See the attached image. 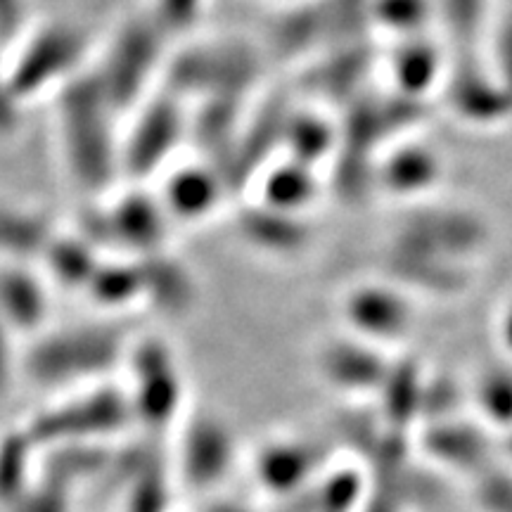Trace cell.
<instances>
[{"label":"cell","instance_id":"1","mask_svg":"<svg viewBox=\"0 0 512 512\" xmlns=\"http://www.w3.org/2000/svg\"><path fill=\"white\" fill-rule=\"evenodd\" d=\"M119 114L91 67L55 93V133L72 181L91 197H107L121 178Z\"/></svg>","mask_w":512,"mask_h":512},{"label":"cell","instance_id":"2","mask_svg":"<svg viewBox=\"0 0 512 512\" xmlns=\"http://www.w3.org/2000/svg\"><path fill=\"white\" fill-rule=\"evenodd\" d=\"M131 335L114 323L46 328L19 349V375L50 392L112 380L124 368Z\"/></svg>","mask_w":512,"mask_h":512},{"label":"cell","instance_id":"3","mask_svg":"<svg viewBox=\"0 0 512 512\" xmlns=\"http://www.w3.org/2000/svg\"><path fill=\"white\" fill-rule=\"evenodd\" d=\"M22 427L38 451H48L57 446L117 441L136 427V420L124 384L107 380L57 394Z\"/></svg>","mask_w":512,"mask_h":512},{"label":"cell","instance_id":"4","mask_svg":"<svg viewBox=\"0 0 512 512\" xmlns=\"http://www.w3.org/2000/svg\"><path fill=\"white\" fill-rule=\"evenodd\" d=\"M169 36L150 12L126 19L100 50L91 72L121 119L157 91L169 62Z\"/></svg>","mask_w":512,"mask_h":512},{"label":"cell","instance_id":"5","mask_svg":"<svg viewBox=\"0 0 512 512\" xmlns=\"http://www.w3.org/2000/svg\"><path fill=\"white\" fill-rule=\"evenodd\" d=\"M121 370L136 427L150 434L169 430L185 408V377L174 347L157 335L131 337Z\"/></svg>","mask_w":512,"mask_h":512},{"label":"cell","instance_id":"6","mask_svg":"<svg viewBox=\"0 0 512 512\" xmlns=\"http://www.w3.org/2000/svg\"><path fill=\"white\" fill-rule=\"evenodd\" d=\"M171 228L174 223L159 202L157 192L143 185H131L128 190L110 192L107 204L95 207L91 216L74 230L102 254L112 249L131 259H140L166 249Z\"/></svg>","mask_w":512,"mask_h":512},{"label":"cell","instance_id":"7","mask_svg":"<svg viewBox=\"0 0 512 512\" xmlns=\"http://www.w3.org/2000/svg\"><path fill=\"white\" fill-rule=\"evenodd\" d=\"M185 140L188 105L159 86L128 114V128L121 133V178L145 185L152 176L164 174Z\"/></svg>","mask_w":512,"mask_h":512},{"label":"cell","instance_id":"8","mask_svg":"<svg viewBox=\"0 0 512 512\" xmlns=\"http://www.w3.org/2000/svg\"><path fill=\"white\" fill-rule=\"evenodd\" d=\"M17 57L8 67L10 86L19 102H27L62 86L88 69V38L79 27L53 22L17 41Z\"/></svg>","mask_w":512,"mask_h":512},{"label":"cell","instance_id":"9","mask_svg":"<svg viewBox=\"0 0 512 512\" xmlns=\"http://www.w3.org/2000/svg\"><path fill=\"white\" fill-rule=\"evenodd\" d=\"M256 57L240 43H197L169 55L162 88L183 102L245 98L256 76Z\"/></svg>","mask_w":512,"mask_h":512},{"label":"cell","instance_id":"10","mask_svg":"<svg viewBox=\"0 0 512 512\" xmlns=\"http://www.w3.org/2000/svg\"><path fill=\"white\" fill-rule=\"evenodd\" d=\"M339 313L351 330V337L375 347L401 342L418 323V306L413 304V294L387 278L358 283L344 292Z\"/></svg>","mask_w":512,"mask_h":512},{"label":"cell","instance_id":"11","mask_svg":"<svg viewBox=\"0 0 512 512\" xmlns=\"http://www.w3.org/2000/svg\"><path fill=\"white\" fill-rule=\"evenodd\" d=\"M235 456L238 446L226 422L219 415L192 413L181 427L174 470L192 489L207 491L230 475Z\"/></svg>","mask_w":512,"mask_h":512},{"label":"cell","instance_id":"12","mask_svg":"<svg viewBox=\"0 0 512 512\" xmlns=\"http://www.w3.org/2000/svg\"><path fill=\"white\" fill-rule=\"evenodd\" d=\"M230 183L219 166L197 157L192 162H174L162 174L157 197L171 223H204L223 207Z\"/></svg>","mask_w":512,"mask_h":512},{"label":"cell","instance_id":"13","mask_svg":"<svg viewBox=\"0 0 512 512\" xmlns=\"http://www.w3.org/2000/svg\"><path fill=\"white\" fill-rule=\"evenodd\" d=\"M489 242V230L470 211H430L415 216L396 235V247L465 264Z\"/></svg>","mask_w":512,"mask_h":512},{"label":"cell","instance_id":"14","mask_svg":"<svg viewBox=\"0 0 512 512\" xmlns=\"http://www.w3.org/2000/svg\"><path fill=\"white\" fill-rule=\"evenodd\" d=\"M373 176L384 195L415 202L439 188L446 176V166L437 147L425 140L406 138L387 152H380Z\"/></svg>","mask_w":512,"mask_h":512},{"label":"cell","instance_id":"15","mask_svg":"<svg viewBox=\"0 0 512 512\" xmlns=\"http://www.w3.org/2000/svg\"><path fill=\"white\" fill-rule=\"evenodd\" d=\"M53 285L38 266L0 261V320L17 339H31L50 328Z\"/></svg>","mask_w":512,"mask_h":512},{"label":"cell","instance_id":"16","mask_svg":"<svg viewBox=\"0 0 512 512\" xmlns=\"http://www.w3.org/2000/svg\"><path fill=\"white\" fill-rule=\"evenodd\" d=\"M389 366L392 363L384 358L382 347L358 337L332 339L318 356L320 375L344 392H380Z\"/></svg>","mask_w":512,"mask_h":512},{"label":"cell","instance_id":"17","mask_svg":"<svg viewBox=\"0 0 512 512\" xmlns=\"http://www.w3.org/2000/svg\"><path fill=\"white\" fill-rule=\"evenodd\" d=\"M446 76L448 105L453 114H458L467 124L498 126L501 121L510 119L512 91L498 79L494 69L484 74L475 64H467L453 74L446 72Z\"/></svg>","mask_w":512,"mask_h":512},{"label":"cell","instance_id":"18","mask_svg":"<svg viewBox=\"0 0 512 512\" xmlns=\"http://www.w3.org/2000/svg\"><path fill=\"white\" fill-rule=\"evenodd\" d=\"M328 448L318 441L283 439L261 446L254 460V472L261 486L278 496H294L316 475Z\"/></svg>","mask_w":512,"mask_h":512},{"label":"cell","instance_id":"19","mask_svg":"<svg viewBox=\"0 0 512 512\" xmlns=\"http://www.w3.org/2000/svg\"><path fill=\"white\" fill-rule=\"evenodd\" d=\"M254 200L261 207L283 211L292 216H306L320 197L318 169H311L290 157H280L256 171Z\"/></svg>","mask_w":512,"mask_h":512},{"label":"cell","instance_id":"20","mask_svg":"<svg viewBox=\"0 0 512 512\" xmlns=\"http://www.w3.org/2000/svg\"><path fill=\"white\" fill-rule=\"evenodd\" d=\"M387 280L399 285L408 294H458L470 283V266L453 264V261L437 259V256L413 252V249L394 247L389 256Z\"/></svg>","mask_w":512,"mask_h":512},{"label":"cell","instance_id":"21","mask_svg":"<svg viewBox=\"0 0 512 512\" xmlns=\"http://www.w3.org/2000/svg\"><path fill=\"white\" fill-rule=\"evenodd\" d=\"M238 235L256 252L271 256H292L309 245V226L304 216L283 214L252 202L235 216Z\"/></svg>","mask_w":512,"mask_h":512},{"label":"cell","instance_id":"22","mask_svg":"<svg viewBox=\"0 0 512 512\" xmlns=\"http://www.w3.org/2000/svg\"><path fill=\"white\" fill-rule=\"evenodd\" d=\"M389 76L396 95L413 102L422 100L434 88H439L441 76H446L444 55L427 34L401 38L389 57Z\"/></svg>","mask_w":512,"mask_h":512},{"label":"cell","instance_id":"23","mask_svg":"<svg viewBox=\"0 0 512 512\" xmlns=\"http://www.w3.org/2000/svg\"><path fill=\"white\" fill-rule=\"evenodd\" d=\"M136 261L143 278V302L169 316H181L192 309L197 299V283L183 261L166 249L140 256Z\"/></svg>","mask_w":512,"mask_h":512},{"label":"cell","instance_id":"24","mask_svg":"<svg viewBox=\"0 0 512 512\" xmlns=\"http://www.w3.org/2000/svg\"><path fill=\"white\" fill-rule=\"evenodd\" d=\"M57 235L43 211L29 207H0V261L38 266Z\"/></svg>","mask_w":512,"mask_h":512},{"label":"cell","instance_id":"25","mask_svg":"<svg viewBox=\"0 0 512 512\" xmlns=\"http://www.w3.org/2000/svg\"><path fill=\"white\" fill-rule=\"evenodd\" d=\"M102 254L98 247H93L83 235L67 233V230H57V235L50 242L41 264V273L53 287L69 292H83L88 280L93 278L95 268H98Z\"/></svg>","mask_w":512,"mask_h":512},{"label":"cell","instance_id":"26","mask_svg":"<svg viewBox=\"0 0 512 512\" xmlns=\"http://www.w3.org/2000/svg\"><path fill=\"white\" fill-rule=\"evenodd\" d=\"M83 294L102 311L117 313L128 306H138L143 302L138 261L131 256H102Z\"/></svg>","mask_w":512,"mask_h":512},{"label":"cell","instance_id":"27","mask_svg":"<svg viewBox=\"0 0 512 512\" xmlns=\"http://www.w3.org/2000/svg\"><path fill=\"white\" fill-rule=\"evenodd\" d=\"M41 451L22 425L0 434V510L8 512L38 479Z\"/></svg>","mask_w":512,"mask_h":512},{"label":"cell","instance_id":"28","mask_svg":"<svg viewBox=\"0 0 512 512\" xmlns=\"http://www.w3.org/2000/svg\"><path fill=\"white\" fill-rule=\"evenodd\" d=\"M283 155L318 169L323 159L337 152V128L318 112H287L283 128Z\"/></svg>","mask_w":512,"mask_h":512},{"label":"cell","instance_id":"29","mask_svg":"<svg viewBox=\"0 0 512 512\" xmlns=\"http://www.w3.org/2000/svg\"><path fill=\"white\" fill-rule=\"evenodd\" d=\"M382 413L394 430L408 425L425 406V380L413 363L389 366L387 380L380 387Z\"/></svg>","mask_w":512,"mask_h":512},{"label":"cell","instance_id":"30","mask_svg":"<svg viewBox=\"0 0 512 512\" xmlns=\"http://www.w3.org/2000/svg\"><path fill=\"white\" fill-rule=\"evenodd\" d=\"M432 19H437V0H368V22L394 41L427 34Z\"/></svg>","mask_w":512,"mask_h":512},{"label":"cell","instance_id":"31","mask_svg":"<svg viewBox=\"0 0 512 512\" xmlns=\"http://www.w3.org/2000/svg\"><path fill=\"white\" fill-rule=\"evenodd\" d=\"M128 494L124 512H171L169 496V467L162 463L159 453H152L126 479Z\"/></svg>","mask_w":512,"mask_h":512},{"label":"cell","instance_id":"32","mask_svg":"<svg viewBox=\"0 0 512 512\" xmlns=\"http://www.w3.org/2000/svg\"><path fill=\"white\" fill-rule=\"evenodd\" d=\"M425 444L434 453V458L458 467H477L486 456V441L465 425H444L434 427L427 434Z\"/></svg>","mask_w":512,"mask_h":512},{"label":"cell","instance_id":"33","mask_svg":"<svg viewBox=\"0 0 512 512\" xmlns=\"http://www.w3.org/2000/svg\"><path fill=\"white\" fill-rule=\"evenodd\" d=\"M475 401L484 418L512 430V370L489 368L475 384Z\"/></svg>","mask_w":512,"mask_h":512},{"label":"cell","instance_id":"34","mask_svg":"<svg viewBox=\"0 0 512 512\" xmlns=\"http://www.w3.org/2000/svg\"><path fill=\"white\" fill-rule=\"evenodd\" d=\"M363 482L361 475L354 470L335 472L306 496L309 501V512H354L361 505Z\"/></svg>","mask_w":512,"mask_h":512},{"label":"cell","instance_id":"35","mask_svg":"<svg viewBox=\"0 0 512 512\" xmlns=\"http://www.w3.org/2000/svg\"><path fill=\"white\" fill-rule=\"evenodd\" d=\"M74 489L60 479L41 475L29 486V491L12 505L8 512H72Z\"/></svg>","mask_w":512,"mask_h":512},{"label":"cell","instance_id":"36","mask_svg":"<svg viewBox=\"0 0 512 512\" xmlns=\"http://www.w3.org/2000/svg\"><path fill=\"white\" fill-rule=\"evenodd\" d=\"M486 0H437V17H444L448 27L460 38L477 34V29L484 24Z\"/></svg>","mask_w":512,"mask_h":512},{"label":"cell","instance_id":"37","mask_svg":"<svg viewBox=\"0 0 512 512\" xmlns=\"http://www.w3.org/2000/svg\"><path fill=\"white\" fill-rule=\"evenodd\" d=\"M204 8V0H155L150 15L166 36L190 29Z\"/></svg>","mask_w":512,"mask_h":512},{"label":"cell","instance_id":"38","mask_svg":"<svg viewBox=\"0 0 512 512\" xmlns=\"http://www.w3.org/2000/svg\"><path fill=\"white\" fill-rule=\"evenodd\" d=\"M19 375V342L8 325L0 320V394L8 392Z\"/></svg>","mask_w":512,"mask_h":512},{"label":"cell","instance_id":"39","mask_svg":"<svg viewBox=\"0 0 512 512\" xmlns=\"http://www.w3.org/2000/svg\"><path fill=\"white\" fill-rule=\"evenodd\" d=\"M19 110H22V102L12 91L8 69L0 64V136H12L19 128Z\"/></svg>","mask_w":512,"mask_h":512},{"label":"cell","instance_id":"40","mask_svg":"<svg viewBox=\"0 0 512 512\" xmlns=\"http://www.w3.org/2000/svg\"><path fill=\"white\" fill-rule=\"evenodd\" d=\"M482 505L489 512H512V479L510 477H489L479 489Z\"/></svg>","mask_w":512,"mask_h":512},{"label":"cell","instance_id":"41","mask_svg":"<svg viewBox=\"0 0 512 512\" xmlns=\"http://www.w3.org/2000/svg\"><path fill=\"white\" fill-rule=\"evenodd\" d=\"M24 0H0V41L15 43L22 36Z\"/></svg>","mask_w":512,"mask_h":512},{"label":"cell","instance_id":"42","mask_svg":"<svg viewBox=\"0 0 512 512\" xmlns=\"http://www.w3.org/2000/svg\"><path fill=\"white\" fill-rule=\"evenodd\" d=\"M494 74L512 91V22L498 36V67Z\"/></svg>","mask_w":512,"mask_h":512},{"label":"cell","instance_id":"43","mask_svg":"<svg viewBox=\"0 0 512 512\" xmlns=\"http://www.w3.org/2000/svg\"><path fill=\"white\" fill-rule=\"evenodd\" d=\"M496 337L498 342H501V347L512 356V297L505 302L503 309L498 311Z\"/></svg>","mask_w":512,"mask_h":512},{"label":"cell","instance_id":"44","mask_svg":"<svg viewBox=\"0 0 512 512\" xmlns=\"http://www.w3.org/2000/svg\"><path fill=\"white\" fill-rule=\"evenodd\" d=\"M202 512H252L245 505L235 503V501H223V498H214V501L204 503Z\"/></svg>","mask_w":512,"mask_h":512},{"label":"cell","instance_id":"45","mask_svg":"<svg viewBox=\"0 0 512 512\" xmlns=\"http://www.w3.org/2000/svg\"><path fill=\"white\" fill-rule=\"evenodd\" d=\"M366 512H394V508H392V503H384V501L380 503V501H377L373 505H368Z\"/></svg>","mask_w":512,"mask_h":512},{"label":"cell","instance_id":"46","mask_svg":"<svg viewBox=\"0 0 512 512\" xmlns=\"http://www.w3.org/2000/svg\"><path fill=\"white\" fill-rule=\"evenodd\" d=\"M505 451H508L510 458H512V430H510V434H508V439H505Z\"/></svg>","mask_w":512,"mask_h":512},{"label":"cell","instance_id":"47","mask_svg":"<svg viewBox=\"0 0 512 512\" xmlns=\"http://www.w3.org/2000/svg\"><path fill=\"white\" fill-rule=\"evenodd\" d=\"M287 3H297V0H287Z\"/></svg>","mask_w":512,"mask_h":512}]
</instances>
